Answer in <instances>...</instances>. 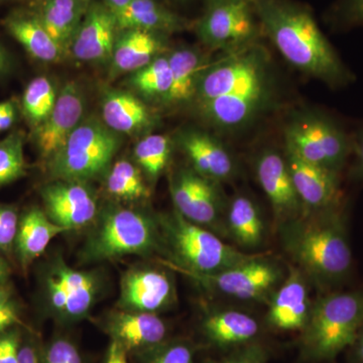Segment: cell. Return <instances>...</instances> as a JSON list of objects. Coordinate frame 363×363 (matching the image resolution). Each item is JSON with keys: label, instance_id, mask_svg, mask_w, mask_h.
Returning a JSON list of instances; mask_svg holds the SVG:
<instances>
[{"label": "cell", "instance_id": "cell-1", "mask_svg": "<svg viewBox=\"0 0 363 363\" xmlns=\"http://www.w3.org/2000/svg\"><path fill=\"white\" fill-rule=\"evenodd\" d=\"M250 1L267 38L294 68L331 88L352 82V74L306 7L290 0Z\"/></svg>", "mask_w": 363, "mask_h": 363}, {"label": "cell", "instance_id": "cell-2", "mask_svg": "<svg viewBox=\"0 0 363 363\" xmlns=\"http://www.w3.org/2000/svg\"><path fill=\"white\" fill-rule=\"evenodd\" d=\"M340 204L305 211L281 225L286 252L310 279L325 288L342 284L352 269V252Z\"/></svg>", "mask_w": 363, "mask_h": 363}, {"label": "cell", "instance_id": "cell-3", "mask_svg": "<svg viewBox=\"0 0 363 363\" xmlns=\"http://www.w3.org/2000/svg\"><path fill=\"white\" fill-rule=\"evenodd\" d=\"M363 325V293L327 294L312 304L301 331V352L310 362H330L350 347Z\"/></svg>", "mask_w": 363, "mask_h": 363}, {"label": "cell", "instance_id": "cell-4", "mask_svg": "<svg viewBox=\"0 0 363 363\" xmlns=\"http://www.w3.org/2000/svg\"><path fill=\"white\" fill-rule=\"evenodd\" d=\"M121 145V135L102 119L84 118L52 160L50 169L56 180L85 182L104 175Z\"/></svg>", "mask_w": 363, "mask_h": 363}, {"label": "cell", "instance_id": "cell-5", "mask_svg": "<svg viewBox=\"0 0 363 363\" xmlns=\"http://www.w3.org/2000/svg\"><path fill=\"white\" fill-rule=\"evenodd\" d=\"M164 238L175 255L174 264L197 274L225 271L259 257V253L240 252L207 229L175 211L162 216Z\"/></svg>", "mask_w": 363, "mask_h": 363}, {"label": "cell", "instance_id": "cell-6", "mask_svg": "<svg viewBox=\"0 0 363 363\" xmlns=\"http://www.w3.org/2000/svg\"><path fill=\"white\" fill-rule=\"evenodd\" d=\"M286 147L305 161L340 173L352 154L353 142L328 114L316 111L294 113L285 128Z\"/></svg>", "mask_w": 363, "mask_h": 363}, {"label": "cell", "instance_id": "cell-7", "mask_svg": "<svg viewBox=\"0 0 363 363\" xmlns=\"http://www.w3.org/2000/svg\"><path fill=\"white\" fill-rule=\"evenodd\" d=\"M157 243V227L149 216L128 208H111L88 238L83 259L101 262L128 255H147Z\"/></svg>", "mask_w": 363, "mask_h": 363}, {"label": "cell", "instance_id": "cell-8", "mask_svg": "<svg viewBox=\"0 0 363 363\" xmlns=\"http://www.w3.org/2000/svg\"><path fill=\"white\" fill-rule=\"evenodd\" d=\"M269 83V57L262 47L252 44L230 51L203 72L196 91L195 101L241 92Z\"/></svg>", "mask_w": 363, "mask_h": 363}, {"label": "cell", "instance_id": "cell-9", "mask_svg": "<svg viewBox=\"0 0 363 363\" xmlns=\"http://www.w3.org/2000/svg\"><path fill=\"white\" fill-rule=\"evenodd\" d=\"M166 264L194 279L209 292L242 301L267 298L283 281V274L278 264L262 255L215 274H197L182 269L171 262Z\"/></svg>", "mask_w": 363, "mask_h": 363}, {"label": "cell", "instance_id": "cell-10", "mask_svg": "<svg viewBox=\"0 0 363 363\" xmlns=\"http://www.w3.org/2000/svg\"><path fill=\"white\" fill-rule=\"evenodd\" d=\"M255 16L250 0L213 2L196 23V33L209 49L233 51L255 40L257 32Z\"/></svg>", "mask_w": 363, "mask_h": 363}, {"label": "cell", "instance_id": "cell-11", "mask_svg": "<svg viewBox=\"0 0 363 363\" xmlns=\"http://www.w3.org/2000/svg\"><path fill=\"white\" fill-rule=\"evenodd\" d=\"M176 211L198 225H215L220 219L223 201L216 182L193 169L177 171L169 182Z\"/></svg>", "mask_w": 363, "mask_h": 363}, {"label": "cell", "instance_id": "cell-12", "mask_svg": "<svg viewBox=\"0 0 363 363\" xmlns=\"http://www.w3.org/2000/svg\"><path fill=\"white\" fill-rule=\"evenodd\" d=\"M50 305L64 319L79 320L94 304L99 281L90 272L77 271L65 262L55 264L45 279Z\"/></svg>", "mask_w": 363, "mask_h": 363}, {"label": "cell", "instance_id": "cell-13", "mask_svg": "<svg viewBox=\"0 0 363 363\" xmlns=\"http://www.w3.org/2000/svg\"><path fill=\"white\" fill-rule=\"evenodd\" d=\"M85 95L76 82H68L60 89L54 108L35 130V142L40 156L52 160L69 136L84 119Z\"/></svg>", "mask_w": 363, "mask_h": 363}, {"label": "cell", "instance_id": "cell-14", "mask_svg": "<svg viewBox=\"0 0 363 363\" xmlns=\"http://www.w3.org/2000/svg\"><path fill=\"white\" fill-rule=\"evenodd\" d=\"M45 212L54 223L69 231L94 220L97 201L82 182L56 180L40 190Z\"/></svg>", "mask_w": 363, "mask_h": 363}, {"label": "cell", "instance_id": "cell-15", "mask_svg": "<svg viewBox=\"0 0 363 363\" xmlns=\"http://www.w3.org/2000/svg\"><path fill=\"white\" fill-rule=\"evenodd\" d=\"M118 33L114 13L101 0H93L72 40L68 54L85 63H109Z\"/></svg>", "mask_w": 363, "mask_h": 363}, {"label": "cell", "instance_id": "cell-16", "mask_svg": "<svg viewBox=\"0 0 363 363\" xmlns=\"http://www.w3.org/2000/svg\"><path fill=\"white\" fill-rule=\"evenodd\" d=\"M284 157L306 211H320L340 204L338 173L305 161L288 147Z\"/></svg>", "mask_w": 363, "mask_h": 363}, {"label": "cell", "instance_id": "cell-17", "mask_svg": "<svg viewBox=\"0 0 363 363\" xmlns=\"http://www.w3.org/2000/svg\"><path fill=\"white\" fill-rule=\"evenodd\" d=\"M255 173L277 218L284 223L304 213L305 208L294 187L284 155L274 150H264L255 161Z\"/></svg>", "mask_w": 363, "mask_h": 363}, {"label": "cell", "instance_id": "cell-18", "mask_svg": "<svg viewBox=\"0 0 363 363\" xmlns=\"http://www.w3.org/2000/svg\"><path fill=\"white\" fill-rule=\"evenodd\" d=\"M271 98V84L231 93L198 104L208 123L223 130L243 128L264 111Z\"/></svg>", "mask_w": 363, "mask_h": 363}, {"label": "cell", "instance_id": "cell-19", "mask_svg": "<svg viewBox=\"0 0 363 363\" xmlns=\"http://www.w3.org/2000/svg\"><path fill=\"white\" fill-rule=\"evenodd\" d=\"M177 145L193 169L210 180L226 182L235 175L233 155L218 138L204 130L186 128L177 135Z\"/></svg>", "mask_w": 363, "mask_h": 363}, {"label": "cell", "instance_id": "cell-20", "mask_svg": "<svg viewBox=\"0 0 363 363\" xmlns=\"http://www.w3.org/2000/svg\"><path fill=\"white\" fill-rule=\"evenodd\" d=\"M309 290L302 272L292 269L272 296L267 322L281 331H302L311 311Z\"/></svg>", "mask_w": 363, "mask_h": 363}, {"label": "cell", "instance_id": "cell-21", "mask_svg": "<svg viewBox=\"0 0 363 363\" xmlns=\"http://www.w3.org/2000/svg\"><path fill=\"white\" fill-rule=\"evenodd\" d=\"M107 332L113 342L128 352L142 350L145 352L166 342V324L155 313L121 312L113 315L107 324Z\"/></svg>", "mask_w": 363, "mask_h": 363}, {"label": "cell", "instance_id": "cell-22", "mask_svg": "<svg viewBox=\"0 0 363 363\" xmlns=\"http://www.w3.org/2000/svg\"><path fill=\"white\" fill-rule=\"evenodd\" d=\"M166 52L167 45L162 33L143 30H119L109 61L111 77L135 73Z\"/></svg>", "mask_w": 363, "mask_h": 363}, {"label": "cell", "instance_id": "cell-23", "mask_svg": "<svg viewBox=\"0 0 363 363\" xmlns=\"http://www.w3.org/2000/svg\"><path fill=\"white\" fill-rule=\"evenodd\" d=\"M104 123L118 135H138L157 123L154 112L140 98L123 90H109L101 100Z\"/></svg>", "mask_w": 363, "mask_h": 363}, {"label": "cell", "instance_id": "cell-24", "mask_svg": "<svg viewBox=\"0 0 363 363\" xmlns=\"http://www.w3.org/2000/svg\"><path fill=\"white\" fill-rule=\"evenodd\" d=\"M173 292V285L164 272L138 269L123 279L121 302L133 312L155 313L169 304Z\"/></svg>", "mask_w": 363, "mask_h": 363}, {"label": "cell", "instance_id": "cell-25", "mask_svg": "<svg viewBox=\"0 0 363 363\" xmlns=\"http://www.w3.org/2000/svg\"><path fill=\"white\" fill-rule=\"evenodd\" d=\"M203 332L208 341L217 347L233 348L255 342L260 334L255 318L238 310H219L205 318Z\"/></svg>", "mask_w": 363, "mask_h": 363}, {"label": "cell", "instance_id": "cell-26", "mask_svg": "<svg viewBox=\"0 0 363 363\" xmlns=\"http://www.w3.org/2000/svg\"><path fill=\"white\" fill-rule=\"evenodd\" d=\"M65 227L54 223L40 208L28 209L20 218L14 250L23 269H28L40 257L48 245L60 234L68 233Z\"/></svg>", "mask_w": 363, "mask_h": 363}, {"label": "cell", "instance_id": "cell-27", "mask_svg": "<svg viewBox=\"0 0 363 363\" xmlns=\"http://www.w3.org/2000/svg\"><path fill=\"white\" fill-rule=\"evenodd\" d=\"M172 71V86L164 104L179 106L195 100L198 83L210 62L199 50L180 48L168 52Z\"/></svg>", "mask_w": 363, "mask_h": 363}, {"label": "cell", "instance_id": "cell-28", "mask_svg": "<svg viewBox=\"0 0 363 363\" xmlns=\"http://www.w3.org/2000/svg\"><path fill=\"white\" fill-rule=\"evenodd\" d=\"M113 13L119 30H143L164 35L181 32L188 25L187 21L156 0H133Z\"/></svg>", "mask_w": 363, "mask_h": 363}, {"label": "cell", "instance_id": "cell-29", "mask_svg": "<svg viewBox=\"0 0 363 363\" xmlns=\"http://www.w3.org/2000/svg\"><path fill=\"white\" fill-rule=\"evenodd\" d=\"M7 33L18 40L33 58L55 63L65 56L59 45L47 32L38 13L18 11L4 20Z\"/></svg>", "mask_w": 363, "mask_h": 363}, {"label": "cell", "instance_id": "cell-30", "mask_svg": "<svg viewBox=\"0 0 363 363\" xmlns=\"http://www.w3.org/2000/svg\"><path fill=\"white\" fill-rule=\"evenodd\" d=\"M93 0H42L38 13L47 32L65 56Z\"/></svg>", "mask_w": 363, "mask_h": 363}, {"label": "cell", "instance_id": "cell-31", "mask_svg": "<svg viewBox=\"0 0 363 363\" xmlns=\"http://www.w3.org/2000/svg\"><path fill=\"white\" fill-rule=\"evenodd\" d=\"M229 233L245 248L259 247L264 235V225L259 208L250 198L238 195L231 200L227 212Z\"/></svg>", "mask_w": 363, "mask_h": 363}, {"label": "cell", "instance_id": "cell-32", "mask_svg": "<svg viewBox=\"0 0 363 363\" xmlns=\"http://www.w3.org/2000/svg\"><path fill=\"white\" fill-rule=\"evenodd\" d=\"M128 82L140 96L164 104L172 86L168 52L157 57L140 70L130 74Z\"/></svg>", "mask_w": 363, "mask_h": 363}, {"label": "cell", "instance_id": "cell-33", "mask_svg": "<svg viewBox=\"0 0 363 363\" xmlns=\"http://www.w3.org/2000/svg\"><path fill=\"white\" fill-rule=\"evenodd\" d=\"M106 189L113 197L126 201L147 199L150 195L140 169L126 160L116 162L109 169Z\"/></svg>", "mask_w": 363, "mask_h": 363}, {"label": "cell", "instance_id": "cell-34", "mask_svg": "<svg viewBox=\"0 0 363 363\" xmlns=\"http://www.w3.org/2000/svg\"><path fill=\"white\" fill-rule=\"evenodd\" d=\"M58 93L51 79L47 76L33 78L23 91L21 106L26 121L33 130L51 113Z\"/></svg>", "mask_w": 363, "mask_h": 363}, {"label": "cell", "instance_id": "cell-35", "mask_svg": "<svg viewBox=\"0 0 363 363\" xmlns=\"http://www.w3.org/2000/svg\"><path fill=\"white\" fill-rule=\"evenodd\" d=\"M133 154L140 168L150 180H156L166 169L171 157V140L161 133H150L136 143Z\"/></svg>", "mask_w": 363, "mask_h": 363}, {"label": "cell", "instance_id": "cell-36", "mask_svg": "<svg viewBox=\"0 0 363 363\" xmlns=\"http://www.w3.org/2000/svg\"><path fill=\"white\" fill-rule=\"evenodd\" d=\"M26 173L25 136L13 131L0 140V186L13 183Z\"/></svg>", "mask_w": 363, "mask_h": 363}, {"label": "cell", "instance_id": "cell-37", "mask_svg": "<svg viewBox=\"0 0 363 363\" xmlns=\"http://www.w3.org/2000/svg\"><path fill=\"white\" fill-rule=\"evenodd\" d=\"M145 363H195L192 346L186 342H164L149 351Z\"/></svg>", "mask_w": 363, "mask_h": 363}, {"label": "cell", "instance_id": "cell-38", "mask_svg": "<svg viewBox=\"0 0 363 363\" xmlns=\"http://www.w3.org/2000/svg\"><path fill=\"white\" fill-rule=\"evenodd\" d=\"M20 216L11 205L0 204V250L11 255L14 250Z\"/></svg>", "mask_w": 363, "mask_h": 363}, {"label": "cell", "instance_id": "cell-39", "mask_svg": "<svg viewBox=\"0 0 363 363\" xmlns=\"http://www.w3.org/2000/svg\"><path fill=\"white\" fill-rule=\"evenodd\" d=\"M42 363H83L80 353L67 339H56L52 341L40 357Z\"/></svg>", "mask_w": 363, "mask_h": 363}, {"label": "cell", "instance_id": "cell-40", "mask_svg": "<svg viewBox=\"0 0 363 363\" xmlns=\"http://www.w3.org/2000/svg\"><path fill=\"white\" fill-rule=\"evenodd\" d=\"M269 352L259 341L233 348L225 357L214 363H267Z\"/></svg>", "mask_w": 363, "mask_h": 363}, {"label": "cell", "instance_id": "cell-41", "mask_svg": "<svg viewBox=\"0 0 363 363\" xmlns=\"http://www.w3.org/2000/svg\"><path fill=\"white\" fill-rule=\"evenodd\" d=\"M338 25L363 26V0H340L334 11Z\"/></svg>", "mask_w": 363, "mask_h": 363}, {"label": "cell", "instance_id": "cell-42", "mask_svg": "<svg viewBox=\"0 0 363 363\" xmlns=\"http://www.w3.org/2000/svg\"><path fill=\"white\" fill-rule=\"evenodd\" d=\"M21 336L11 328L0 333V363H20Z\"/></svg>", "mask_w": 363, "mask_h": 363}, {"label": "cell", "instance_id": "cell-43", "mask_svg": "<svg viewBox=\"0 0 363 363\" xmlns=\"http://www.w3.org/2000/svg\"><path fill=\"white\" fill-rule=\"evenodd\" d=\"M352 154L354 161L350 168V178L355 182H363V128L353 142Z\"/></svg>", "mask_w": 363, "mask_h": 363}, {"label": "cell", "instance_id": "cell-44", "mask_svg": "<svg viewBox=\"0 0 363 363\" xmlns=\"http://www.w3.org/2000/svg\"><path fill=\"white\" fill-rule=\"evenodd\" d=\"M18 105L13 100L0 102V133L11 130L18 121Z\"/></svg>", "mask_w": 363, "mask_h": 363}, {"label": "cell", "instance_id": "cell-45", "mask_svg": "<svg viewBox=\"0 0 363 363\" xmlns=\"http://www.w3.org/2000/svg\"><path fill=\"white\" fill-rule=\"evenodd\" d=\"M21 323L20 312L18 306L13 301L0 306V333Z\"/></svg>", "mask_w": 363, "mask_h": 363}, {"label": "cell", "instance_id": "cell-46", "mask_svg": "<svg viewBox=\"0 0 363 363\" xmlns=\"http://www.w3.org/2000/svg\"><path fill=\"white\" fill-rule=\"evenodd\" d=\"M350 350V363H363V325L360 327Z\"/></svg>", "mask_w": 363, "mask_h": 363}, {"label": "cell", "instance_id": "cell-47", "mask_svg": "<svg viewBox=\"0 0 363 363\" xmlns=\"http://www.w3.org/2000/svg\"><path fill=\"white\" fill-rule=\"evenodd\" d=\"M20 363H42L40 355L33 344L28 343L21 346Z\"/></svg>", "mask_w": 363, "mask_h": 363}, {"label": "cell", "instance_id": "cell-48", "mask_svg": "<svg viewBox=\"0 0 363 363\" xmlns=\"http://www.w3.org/2000/svg\"><path fill=\"white\" fill-rule=\"evenodd\" d=\"M108 354L113 363H128V357H126L128 352L113 341H112L111 348H109Z\"/></svg>", "mask_w": 363, "mask_h": 363}, {"label": "cell", "instance_id": "cell-49", "mask_svg": "<svg viewBox=\"0 0 363 363\" xmlns=\"http://www.w3.org/2000/svg\"><path fill=\"white\" fill-rule=\"evenodd\" d=\"M11 66H13V61H11V55L6 48L0 44V77L6 75L11 71Z\"/></svg>", "mask_w": 363, "mask_h": 363}, {"label": "cell", "instance_id": "cell-50", "mask_svg": "<svg viewBox=\"0 0 363 363\" xmlns=\"http://www.w3.org/2000/svg\"><path fill=\"white\" fill-rule=\"evenodd\" d=\"M11 267L4 259L0 257V286H6L11 277Z\"/></svg>", "mask_w": 363, "mask_h": 363}, {"label": "cell", "instance_id": "cell-51", "mask_svg": "<svg viewBox=\"0 0 363 363\" xmlns=\"http://www.w3.org/2000/svg\"><path fill=\"white\" fill-rule=\"evenodd\" d=\"M101 1L111 9L112 13H114V11L123 9L124 6L130 4L133 0H101Z\"/></svg>", "mask_w": 363, "mask_h": 363}, {"label": "cell", "instance_id": "cell-52", "mask_svg": "<svg viewBox=\"0 0 363 363\" xmlns=\"http://www.w3.org/2000/svg\"><path fill=\"white\" fill-rule=\"evenodd\" d=\"M11 290L6 286H0V306L6 304L11 301Z\"/></svg>", "mask_w": 363, "mask_h": 363}, {"label": "cell", "instance_id": "cell-53", "mask_svg": "<svg viewBox=\"0 0 363 363\" xmlns=\"http://www.w3.org/2000/svg\"><path fill=\"white\" fill-rule=\"evenodd\" d=\"M105 363H113V362H112L111 357H109V354H108V355H107L106 362H105Z\"/></svg>", "mask_w": 363, "mask_h": 363}, {"label": "cell", "instance_id": "cell-54", "mask_svg": "<svg viewBox=\"0 0 363 363\" xmlns=\"http://www.w3.org/2000/svg\"><path fill=\"white\" fill-rule=\"evenodd\" d=\"M225 1V0H209V4H213V2Z\"/></svg>", "mask_w": 363, "mask_h": 363}]
</instances>
